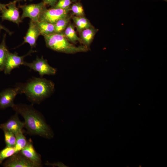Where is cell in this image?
Instances as JSON below:
<instances>
[{
	"mask_svg": "<svg viewBox=\"0 0 167 167\" xmlns=\"http://www.w3.org/2000/svg\"><path fill=\"white\" fill-rule=\"evenodd\" d=\"M163 0L165 1V2H167V0Z\"/></svg>",
	"mask_w": 167,
	"mask_h": 167,
	"instance_id": "30",
	"label": "cell"
},
{
	"mask_svg": "<svg viewBox=\"0 0 167 167\" xmlns=\"http://www.w3.org/2000/svg\"><path fill=\"white\" fill-rule=\"evenodd\" d=\"M70 18L68 16L58 20L54 24L55 26L54 33L62 32L65 29L68 25Z\"/></svg>",
	"mask_w": 167,
	"mask_h": 167,
	"instance_id": "20",
	"label": "cell"
},
{
	"mask_svg": "<svg viewBox=\"0 0 167 167\" xmlns=\"http://www.w3.org/2000/svg\"><path fill=\"white\" fill-rule=\"evenodd\" d=\"M35 23L40 30L41 35H48L54 33V24L40 20Z\"/></svg>",
	"mask_w": 167,
	"mask_h": 167,
	"instance_id": "15",
	"label": "cell"
},
{
	"mask_svg": "<svg viewBox=\"0 0 167 167\" xmlns=\"http://www.w3.org/2000/svg\"><path fill=\"white\" fill-rule=\"evenodd\" d=\"M43 2L46 5H49L54 7L58 1V0H42Z\"/></svg>",
	"mask_w": 167,
	"mask_h": 167,
	"instance_id": "25",
	"label": "cell"
},
{
	"mask_svg": "<svg viewBox=\"0 0 167 167\" xmlns=\"http://www.w3.org/2000/svg\"><path fill=\"white\" fill-rule=\"evenodd\" d=\"M4 167H40L23 155L20 152L15 153L2 164Z\"/></svg>",
	"mask_w": 167,
	"mask_h": 167,
	"instance_id": "7",
	"label": "cell"
},
{
	"mask_svg": "<svg viewBox=\"0 0 167 167\" xmlns=\"http://www.w3.org/2000/svg\"><path fill=\"white\" fill-rule=\"evenodd\" d=\"M18 114L16 113L6 122L0 124V129L3 131L12 132L14 134L18 131L22 130L24 127V123L19 119Z\"/></svg>",
	"mask_w": 167,
	"mask_h": 167,
	"instance_id": "11",
	"label": "cell"
},
{
	"mask_svg": "<svg viewBox=\"0 0 167 167\" xmlns=\"http://www.w3.org/2000/svg\"><path fill=\"white\" fill-rule=\"evenodd\" d=\"M71 3V0H59L54 6L62 9H66L69 8Z\"/></svg>",
	"mask_w": 167,
	"mask_h": 167,
	"instance_id": "24",
	"label": "cell"
},
{
	"mask_svg": "<svg viewBox=\"0 0 167 167\" xmlns=\"http://www.w3.org/2000/svg\"><path fill=\"white\" fill-rule=\"evenodd\" d=\"M72 19L75 25L77 30L79 32L92 26L89 20L84 16H73Z\"/></svg>",
	"mask_w": 167,
	"mask_h": 167,
	"instance_id": "17",
	"label": "cell"
},
{
	"mask_svg": "<svg viewBox=\"0 0 167 167\" xmlns=\"http://www.w3.org/2000/svg\"><path fill=\"white\" fill-rule=\"evenodd\" d=\"M4 141L6 146L14 147L16 142L15 134L11 132L4 131Z\"/></svg>",
	"mask_w": 167,
	"mask_h": 167,
	"instance_id": "22",
	"label": "cell"
},
{
	"mask_svg": "<svg viewBox=\"0 0 167 167\" xmlns=\"http://www.w3.org/2000/svg\"><path fill=\"white\" fill-rule=\"evenodd\" d=\"M6 34H5L0 44V71L4 70L7 53L9 51L6 44Z\"/></svg>",
	"mask_w": 167,
	"mask_h": 167,
	"instance_id": "18",
	"label": "cell"
},
{
	"mask_svg": "<svg viewBox=\"0 0 167 167\" xmlns=\"http://www.w3.org/2000/svg\"><path fill=\"white\" fill-rule=\"evenodd\" d=\"M24 120V127L28 134L51 139L54 133L43 115L32 106L25 104H14L12 107Z\"/></svg>",
	"mask_w": 167,
	"mask_h": 167,
	"instance_id": "1",
	"label": "cell"
},
{
	"mask_svg": "<svg viewBox=\"0 0 167 167\" xmlns=\"http://www.w3.org/2000/svg\"><path fill=\"white\" fill-rule=\"evenodd\" d=\"M16 2L15 0L10 2L2 10L1 16L2 21L7 20L18 25L22 22L19 9L16 6Z\"/></svg>",
	"mask_w": 167,
	"mask_h": 167,
	"instance_id": "9",
	"label": "cell"
},
{
	"mask_svg": "<svg viewBox=\"0 0 167 167\" xmlns=\"http://www.w3.org/2000/svg\"><path fill=\"white\" fill-rule=\"evenodd\" d=\"M20 152L23 155L38 165L40 167L42 166L41 155L35 150L31 140L28 141L26 146Z\"/></svg>",
	"mask_w": 167,
	"mask_h": 167,
	"instance_id": "13",
	"label": "cell"
},
{
	"mask_svg": "<svg viewBox=\"0 0 167 167\" xmlns=\"http://www.w3.org/2000/svg\"><path fill=\"white\" fill-rule=\"evenodd\" d=\"M20 93L19 87L8 88L0 92V109L12 107L14 105V100L16 96Z\"/></svg>",
	"mask_w": 167,
	"mask_h": 167,
	"instance_id": "10",
	"label": "cell"
},
{
	"mask_svg": "<svg viewBox=\"0 0 167 167\" xmlns=\"http://www.w3.org/2000/svg\"><path fill=\"white\" fill-rule=\"evenodd\" d=\"M23 65L37 72L41 77L45 75H54L57 71L55 68L49 65L47 60L44 59L43 57L41 58L37 57L35 60L32 62H24Z\"/></svg>",
	"mask_w": 167,
	"mask_h": 167,
	"instance_id": "4",
	"label": "cell"
},
{
	"mask_svg": "<svg viewBox=\"0 0 167 167\" xmlns=\"http://www.w3.org/2000/svg\"><path fill=\"white\" fill-rule=\"evenodd\" d=\"M71 10L75 16H84V13L83 7L79 2L74 3L71 6Z\"/></svg>",
	"mask_w": 167,
	"mask_h": 167,
	"instance_id": "23",
	"label": "cell"
},
{
	"mask_svg": "<svg viewBox=\"0 0 167 167\" xmlns=\"http://www.w3.org/2000/svg\"><path fill=\"white\" fill-rule=\"evenodd\" d=\"M15 0L17 2H19V1H22V0L26 1V0Z\"/></svg>",
	"mask_w": 167,
	"mask_h": 167,
	"instance_id": "28",
	"label": "cell"
},
{
	"mask_svg": "<svg viewBox=\"0 0 167 167\" xmlns=\"http://www.w3.org/2000/svg\"><path fill=\"white\" fill-rule=\"evenodd\" d=\"M16 151L14 147L6 146L0 151V164L2 165L4 161L15 153Z\"/></svg>",
	"mask_w": 167,
	"mask_h": 167,
	"instance_id": "21",
	"label": "cell"
},
{
	"mask_svg": "<svg viewBox=\"0 0 167 167\" xmlns=\"http://www.w3.org/2000/svg\"></svg>",
	"mask_w": 167,
	"mask_h": 167,
	"instance_id": "31",
	"label": "cell"
},
{
	"mask_svg": "<svg viewBox=\"0 0 167 167\" xmlns=\"http://www.w3.org/2000/svg\"><path fill=\"white\" fill-rule=\"evenodd\" d=\"M70 11V7L66 9L54 7L46 8L41 14L39 20L54 24L59 19L67 16Z\"/></svg>",
	"mask_w": 167,
	"mask_h": 167,
	"instance_id": "6",
	"label": "cell"
},
{
	"mask_svg": "<svg viewBox=\"0 0 167 167\" xmlns=\"http://www.w3.org/2000/svg\"><path fill=\"white\" fill-rule=\"evenodd\" d=\"M98 30V29L92 26L81 31L80 32L82 43L88 47Z\"/></svg>",
	"mask_w": 167,
	"mask_h": 167,
	"instance_id": "14",
	"label": "cell"
},
{
	"mask_svg": "<svg viewBox=\"0 0 167 167\" xmlns=\"http://www.w3.org/2000/svg\"><path fill=\"white\" fill-rule=\"evenodd\" d=\"M17 86L20 93H24L30 101L36 104L50 96L54 89V84L52 81L41 78H33Z\"/></svg>",
	"mask_w": 167,
	"mask_h": 167,
	"instance_id": "2",
	"label": "cell"
},
{
	"mask_svg": "<svg viewBox=\"0 0 167 167\" xmlns=\"http://www.w3.org/2000/svg\"><path fill=\"white\" fill-rule=\"evenodd\" d=\"M78 0H71L72 2H75Z\"/></svg>",
	"mask_w": 167,
	"mask_h": 167,
	"instance_id": "29",
	"label": "cell"
},
{
	"mask_svg": "<svg viewBox=\"0 0 167 167\" xmlns=\"http://www.w3.org/2000/svg\"><path fill=\"white\" fill-rule=\"evenodd\" d=\"M34 52L31 49L26 54L19 56L16 52L12 53L9 51L3 70L4 73L6 75L10 74L12 70L19 67L21 65H23L24 62V58L26 56L30 55L31 54Z\"/></svg>",
	"mask_w": 167,
	"mask_h": 167,
	"instance_id": "8",
	"label": "cell"
},
{
	"mask_svg": "<svg viewBox=\"0 0 167 167\" xmlns=\"http://www.w3.org/2000/svg\"><path fill=\"white\" fill-rule=\"evenodd\" d=\"M15 134L16 142L14 147L16 153L22 150L26 146L28 141L24 135L22 130L18 131Z\"/></svg>",
	"mask_w": 167,
	"mask_h": 167,
	"instance_id": "19",
	"label": "cell"
},
{
	"mask_svg": "<svg viewBox=\"0 0 167 167\" xmlns=\"http://www.w3.org/2000/svg\"><path fill=\"white\" fill-rule=\"evenodd\" d=\"M63 34L68 41L73 43L75 44L77 41L82 43L80 38L77 35L74 27L72 24L68 25L65 29Z\"/></svg>",
	"mask_w": 167,
	"mask_h": 167,
	"instance_id": "16",
	"label": "cell"
},
{
	"mask_svg": "<svg viewBox=\"0 0 167 167\" xmlns=\"http://www.w3.org/2000/svg\"><path fill=\"white\" fill-rule=\"evenodd\" d=\"M2 29L4 30L7 32L10 35H11L12 34V32H11L8 29L6 28L5 27H4L0 24V30Z\"/></svg>",
	"mask_w": 167,
	"mask_h": 167,
	"instance_id": "26",
	"label": "cell"
},
{
	"mask_svg": "<svg viewBox=\"0 0 167 167\" xmlns=\"http://www.w3.org/2000/svg\"><path fill=\"white\" fill-rule=\"evenodd\" d=\"M41 35L40 30L35 22L31 20L28 29L22 45L28 43L29 44L32 49L36 47L37 39Z\"/></svg>",
	"mask_w": 167,
	"mask_h": 167,
	"instance_id": "12",
	"label": "cell"
},
{
	"mask_svg": "<svg viewBox=\"0 0 167 167\" xmlns=\"http://www.w3.org/2000/svg\"><path fill=\"white\" fill-rule=\"evenodd\" d=\"M19 6L23 11L21 19L28 17L35 22L39 20L41 14L46 9V4L43 2Z\"/></svg>",
	"mask_w": 167,
	"mask_h": 167,
	"instance_id": "5",
	"label": "cell"
},
{
	"mask_svg": "<svg viewBox=\"0 0 167 167\" xmlns=\"http://www.w3.org/2000/svg\"><path fill=\"white\" fill-rule=\"evenodd\" d=\"M7 5V4H4L0 3V12H1L2 11L3 9Z\"/></svg>",
	"mask_w": 167,
	"mask_h": 167,
	"instance_id": "27",
	"label": "cell"
},
{
	"mask_svg": "<svg viewBox=\"0 0 167 167\" xmlns=\"http://www.w3.org/2000/svg\"><path fill=\"white\" fill-rule=\"evenodd\" d=\"M46 46L54 51L68 54L88 51V47L84 45L76 46L70 43L62 32L43 36Z\"/></svg>",
	"mask_w": 167,
	"mask_h": 167,
	"instance_id": "3",
	"label": "cell"
}]
</instances>
